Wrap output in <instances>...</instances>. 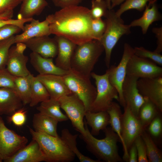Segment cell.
Listing matches in <instances>:
<instances>
[{"label": "cell", "instance_id": "cell-25", "mask_svg": "<svg viewBox=\"0 0 162 162\" xmlns=\"http://www.w3.org/2000/svg\"><path fill=\"white\" fill-rule=\"evenodd\" d=\"M85 117L87 124L92 129L91 134L96 136L101 130H104L110 124V117L106 111L94 112L90 111L86 112Z\"/></svg>", "mask_w": 162, "mask_h": 162}, {"label": "cell", "instance_id": "cell-39", "mask_svg": "<svg viewBox=\"0 0 162 162\" xmlns=\"http://www.w3.org/2000/svg\"><path fill=\"white\" fill-rule=\"evenodd\" d=\"M15 44V36L0 41V69L6 66L9 50Z\"/></svg>", "mask_w": 162, "mask_h": 162}, {"label": "cell", "instance_id": "cell-30", "mask_svg": "<svg viewBox=\"0 0 162 162\" xmlns=\"http://www.w3.org/2000/svg\"><path fill=\"white\" fill-rule=\"evenodd\" d=\"M162 113L156 105L147 98L140 108L138 118L144 130L159 113Z\"/></svg>", "mask_w": 162, "mask_h": 162}, {"label": "cell", "instance_id": "cell-35", "mask_svg": "<svg viewBox=\"0 0 162 162\" xmlns=\"http://www.w3.org/2000/svg\"><path fill=\"white\" fill-rule=\"evenodd\" d=\"M22 0H0V19H11L14 9L21 3Z\"/></svg>", "mask_w": 162, "mask_h": 162}, {"label": "cell", "instance_id": "cell-2", "mask_svg": "<svg viewBox=\"0 0 162 162\" xmlns=\"http://www.w3.org/2000/svg\"><path fill=\"white\" fill-rule=\"evenodd\" d=\"M86 131L84 135L80 137L86 144L87 149L98 159L106 162H123L119 155L117 143L119 138L111 127H107L103 130L105 137L99 139L94 137L89 130L85 122Z\"/></svg>", "mask_w": 162, "mask_h": 162}, {"label": "cell", "instance_id": "cell-22", "mask_svg": "<svg viewBox=\"0 0 162 162\" xmlns=\"http://www.w3.org/2000/svg\"><path fill=\"white\" fill-rule=\"evenodd\" d=\"M30 62L34 69L40 75H65L68 70L62 69L53 63V58H45L32 52L30 54Z\"/></svg>", "mask_w": 162, "mask_h": 162}, {"label": "cell", "instance_id": "cell-20", "mask_svg": "<svg viewBox=\"0 0 162 162\" xmlns=\"http://www.w3.org/2000/svg\"><path fill=\"white\" fill-rule=\"evenodd\" d=\"M54 38L58 47L55 64L62 69L69 70L71 69V60L77 45L62 37L55 35Z\"/></svg>", "mask_w": 162, "mask_h": 162}, {"label": "cell", "instance_id": "cell-26", "mask_svg": "<svg viewBox=\"0 0 162 162\" xmlns=\"http://www.w3.org/2000/svg\"><path fill=\"white\" fill-rule=\"evenodd\" d=\"M17 15L18 19L32 18L38 16L48 5L46 0H22Z\"/></svg>", "mask_w": 162, "mask_h": 162}, {"label": "cell", "instance_id": "cell-8", "mask_svg": "<svg viewBox=\"0 0 162 162\" xmlns=\"http://www.w3.org/2000/svg\"><path fill=\"white\" fill-rule=\"evenodd\" d=\"M58 101L61 108L65 112L74 128L80 135H85L86 131L83 118L86 110L83 102L73 93L61 97Z\"/></svg>", "mask_w": 162, "mask_h": 162}, {"label": "cell", "instance_id": "cell-1", "mask_svg": "<svg viewBox=\"0 0 162 162\" xmlns=\"http://www.w3.org/2000/svg\"><path fill=\"white\" fill-rule=\"evenodd\" d=\"M51 34L61 36L80 45L93 40L90 9L79 5L65 7L50 14Z\"/></svg>", "mask_w": 162, "mask_h": 162}, {"label": "cell", "instance_id": "cell-41", "mask_svg": "<svg viewBox=\"0 0 162 162\" xmlns=\"http://www.w3.org/2000/svg\"><path fill=\"white\" fill-rule=\"evenodd\" d=\"M27 111L23 107L16 110L8 118L9 122H12L15 126L20 127L23 125L26 120Z\"/></svg>", "mask_w": 162, "mask_h": 162}, {"label": "cell", "instance_id": "cell-36", "mask_svg": "<svg viewBox=\"0 0 162 162\" xmlns=\"http://www.w3.org/2000/svg\"><path fill=\"white\" fill-rule=\"evenodd\" d=\"M150 0H126L121 4L119 8L115 11L116 13L118 16H121L124 12L131 9H135L139 11H142Z\"/></svg>", "mask_w": 162, "mask_h": 162}, {"label": "cell", "instance_id": "cell-15", "mask_svg": "<svg viewBox=\"0 0 162 162\" xmlns=\"http://www.w3.org/2000/svg\"><path fill=\"white\" fill-rule=\"evenodd\" d=\"M138 79L135 77L126 76L122 88L126 106L128 107L137 117L140 108L145 100V98L139 93L138 89L137 81Z\"/></svg>", "mask_w": 162, "mask_h": 162}, {"label": "cell", "instance_id": "cell-23", "mask_svg": "<svg viewBox=\"0 0 162 162\" xmlns=\"http://www.w3.org/2000/svg\"><path fill=\"white\" fill-rule=\"evenodd\" d=\"M23 106L21 100L13 89L0 88V116H10Z\"/></svg>", "mask_w": 162, "mask_h": 162}, {"label": "cell", "instance_id": "cell-43", "mask_svg": "<svg viewBox=\"0 0 162 162\" xmlns=\"http://www.w3.org/2000/svg\"><path fill=\"white\" fill-rule=\"evenodd\" d=\"M134 143L137 152L138 162H148L145 145L141 136L135 139Z\"/></svg>", "mask_w": 162, "mask_h": 162}, {"label": "cell", "instance_id": "cell-21", "mask_svg": "<svg viewBox=\"0 0 162 162\" xmlns=\"http://www.w3.org/2000/svg\"><path fill=\"white\" fill-rule=\"evenodd\" d=\"M158 0H151L146 5L142 16L132 21L129 25L131 27L138 26L141 29L142 33L146 34L153 22L160 20L162 16L158 10Z\"/></svg>", "mask_w": 162, "mask_h": 162}, {"label": "cell", "instance_id": "cell-3", "mask_svg": "<svg viewBox=\"0 0 162 162\" xmlns=\"http://www.w3.org/2000/svg\"><path fill=\"white\" fill-rule=\"evenodd\" d=\"M32 140L39 145L47 162H69L76 156L61 137L54 136L34 131L29 127Z\"/></svg>", "mask_w": 162, "mask_h": 162}, {"label": "cell", "instance_id": "cell-9", "mask_svg": "<svg viewBox=\"0 0 162 162\" xmlns=\"http://www.w3.org/2000/svg\"><path fill=\"white\" fill-rule=\"evenodd\" d=\"M121 118L122 136L125 146L122 159L128 162V151L135 139L145 130L138 117L126 106Z\"/></svg>", "mask_w": 162, "mask_h": 162}, {"label": "cell", "instance_id": "cell-12", "mask_svg": "<svg viewBox=\"0 0 162 162\" xmlns=\"http://www.w3.org/2000/svg\"><path fill=\"white\" fill-rule=\"evenodd\" d=\"M126 76L138 79L162 76V68L149 59L134 54L128 62Z\"/></svg>", "mask_w": 162, "mask_h": 162}, {"label": "cell", "instance_id": "cell-45", "mask_svg": "<svg viewBox=\"0 0 162 162\" xmlns=\"http://www.w3.org/2000/svg\"><path fill=\"white\" fill-rule=\"evenodd\" d=\"M33 19L30 18L24 19L0 20V27L8 24H13L20 27L23 31L24 27V24L26 22H30Z\"/></svg>", "mask_w": 162, "mask_h": 162}, {"label": "cell", "instance_id": "cell-31", "mask_svg": "<svg viewBox=\"0 0 162 162\" xmlns=\"http://www.w3.org/2000/svg\"><path fill=\"white\" fill-rule=\"evenodd\" d=\"M50 98L46 88L36 76H33L31 84V100L29 104L32 107L38 103L46 101Z\"/></svg>", "mask_w": 162, "mask_h": 162}, {"label": "cell", "instance_id": "cell-47", "mask_svg": "<svg viewBox=\"0 0 162 162\" xmlns=\"http://www.w3.org/2000/svg\"><path fill=\"white\" fill-rule=\"evenodd\" d=\"M152 31L157 39V46L154 51L160 53L162 52V27H154Z\"/></svg>", "mask_w": 162, "mask_h": 162}, {"label": "cell", "instance_id": "cell-5", "mask_svg": "<svg viewBox=\"0 0 162 162\" xmlns=\"http://www.w3.org/2000/svg\"><path fill=\"white\" fill-rule=\"evenodd\" d=\"M106 24V30L100 41L105 52V62L110 67L112 51L120 38L129 34L131 27L125 24L121 16H118L113 9L108 10L104 17Z\"/></svg>", "mask_w": 162, "mask_h": 162}, {"label": "cell", "instance_id": "cell-11", "mask_svg": "<svg viewBox=\"0 0 162 162\" xmlns=\"http://www.w3.org/2000/svg\"><path fill=\"white\" fill-rule=\"evenodd\" d=\"M134 54L133 48L129 44L125 43L123 55L118 66H110L109 68V80L110 83L117 90L118 94V102L124 108L126 106L122 93V86L126 76V68L128 60Z\"/></svg>", "mask_w": 162, "mask_h": 162}, {"label": "cell", "instance_id": "cell-14", "mask_svg": "<svg viewBox=\"0 0 162 162\" xmlns=\"http://www.w3.org/2000/svg\"><path fill=\"white\" fill-rule=\"evenodd\" d=\"M137 86L139 93L154 104L162 112V76L139 78Z\"/></svg>", "mask_w": 162, "mask_h": 162}, {"label": "cell", "instance_id": "cell-17", "mask_svg": "<svg viewBox=\"0 0 162 162\" xmlns=\"http://www.w3.org/2000/svg\"><path fill=\"white\" fill-rule=\"evenodd\" d=\"M36 77L46 88L50 98L58 100L72 93L66 85L63 76L38 74Z\"/></svg>", "mask_w": 162, "mask_h": 162}, {"label": "cell", "instance_id": "cell-32", "mask_svg": "<svg viewBox=\"0 0 162 162\" xmlns=\"http://www.w3.org/2000/svg\"><path fill=\"white\" fill-rule=\"evenodd\" d=\"M78 135L77 134H72L68 129L64 128L62 130L61 137L80 162H101L98 159L94 160L86 156L79 151L76 146V139Z\"/></svg>", "mask_w": 162, "mask_h": 162}, {"label": "cell", "instance_id": "cell-16", "mask_svg": "<svg viewBox=\"0 0 162 162\" xmlns=\"http://www.w3.org/2000/svg\"><path fill=\"white\" fill-rule=\"evenodd\" d=\"M45 36L30 39L24 43L32 52L45 58L56 56L58 50V43L54 38Z\"/></svg>", "mask_w": 162, "mask_h": 162}, {"label": "cell", "instance_id": "cell-13", "mask_svg": "<svg viewBox=\"0 0 162 162\" xmlns=\"http://www.w3.org/2000/svg\"><path fill=\"white\" fill-rule=\"evenodd\" d=\"M26 47L24 43H20L9 50L6 68L14 76H25L31 74L26 66L28 57L24 54Z\"/></svg>", "mask_w": 162, "mask_h": 162}, {"label": "cell", "instance_id": "cell-6", "mask_svg": "<svg viewBox=\"0 0 162 162\" xmlns=\"http://www.w3.org/2000/svg\"><path fill=\"white\" fill-rule=\"evenodd\" d=\"M63 76L69 90L83 102L86 111H89L97 93L96 88L91 82L90 77L71 69Z\"/></svg>", "mask_w": 162, "mask_h": 162}, {"label": "cell", "instance_id": "cell-42", "mask_svg": "<svg viewBox=\"0 0 162 162\" xmlns=\"http://www.w3.org/2000/svg\"><path fill=\"white\" fill-rule=\"evenodd\" d=\"M14 76L11 74L5 68L0 69V88H8L14 90Z\"/></svg>", "mask_w": 162, "mask_h": 162}, {"label": "cell", "instance_id": "cell-28", "mask_svg": "<svg viewBox=\"0 0 162 162\" xmlns=\"http://www.w3.org/2000/svg\"><path fill=\"white\" fill-rule=\"evenodd\" d=\"M60 108L58 100L50 98L41 102L37 109L39 112L55 119L58 122L67 121L68 117L62 112Z\"/></svg>", "mask_w": 162, "mask_h": 162}, {"label": "cell", "instance_id": "cell-10", "mask_svg": "<svg viewBox=\"0 0 162 162\" xmlns=\"http://www.w3.org/2000/svg\"><path fill=\"white\" fill-rule=\"evenodd\" d=\"M28 139L8 128L0 116V158L4 160L26 145Z\"/></svg>", "mask_w": 162, "mask_h": 162}, {"label": "cell", "instance_id": "cell-38", "mask_svg": "<svg viewBox=\"0 0 162 162\" xmlns=\"http://www.w3.org/2000/svg\"><path fill=\"white\" fill-rule=\"evenodd\" d=\"M91 4L90 10L93 19L104 17L109 10L105 0H92Z\"/></svg>", "mask_w": 162, "mask_h": 162}, {"label": "cell", "instance_id": "cell-34", "mask_svg": "<svg viewBox=\"0 0 162 162\" xmlns=\"http://www.w3.org/2000/svg\"><path fill=\"white\" fill-rule=\"evenodd\" d=\"M161 113H159L155 117L145 130L156 144L161 142L162 137Z\"/></svg>", "mask_w": 162, "mask_h": 162}, {"label": "cell", "instance_id": "cell-33", "mask_svg": "<svg viewBox=\"0 0 162 162\" xmlns=\"http://www.w3.org/2000/svg\"><path fill=\"white\" fill-rule=\"evenodd\" d=\"M141 136L145 145L148 162H162V152L150 135L145 130Z\"/></svg>", "mask_w": 162, "mask_h": 162}, {"label": "cell", "instance_id": "cell-19", "mask_svg": "<svg viewBox=\"0 0 162 162\" xmlns=\"http://www.w3.org/2000/svg\"><path fill=\"white\" fill-rule=\"evenodd\" d=\"M5 162H40L45 161L43 153L38 142L34 140L19 150Z\"/></svg>", "mask_w": 162, "mask_h": 162}, {"label": "cell", "instance_id": "cell-40", "mask_svg": "<svg viewBox=\"0 0 162 162\" xmlns=\"http://www.w3.org/2000/svg\"><path fill=\"white\" fill-rule=\"evenodd\" d=\"M106 24L105 20L101 18L93 19L91 27L94 40L100 41L106 28Z\"/></svg>", "mask_w": 162, "mask_h": 162}, {"label": "cell", "instance_id": "cell-18", "mask_svg": "<svg viewBox=\"0 0 162 162\" xmlns=\"http://www.w3.org/2000/svg\"><path fill=\"white\" fill-rule=\"evenodd\" d=\"M29 24L25 26L23 32L15 36V44L24 43L33 38L49 36L51 34L50 28V21L46 17L44 20L40 22L38 20L33 19Z\"/></svg>", "mask_w": 162, "mask_h": 162}, {"label": "cell", "instance_id": "cell-48", "mask_svg": "<svg viewBox=\"0 0 162 162\" xmlns=\"http://www.w3.org/2000/svg\"><path fill=\"white\" fill-rule=\"evenodd\" d=\"M137 162V152L135 145L134 142L128 151V162Z\"/></svg>", "mask_w": 162, "mask_h": 162}, {"label": "cell", "instance_id": "cell-44", "mask_svg": "<svg viewBox=\"0 0 162 162\" xmlns=\"http://www.w3.org/2000/svg\"><path fill=\"white\" fill-rule=\"evenodd\" d=\"M22 29L13 24H8L0 27V41L6 39L20 32Z\"/></svg>", "mask_w": 162, "mask_h": 162}, {"label": "cell", "instance_id": "cell-27", "mask_svg": "<svg viewBox=\"0 0 162 162\" xmlns=\"http://www.w3.org/2000/svg\"><path fill=\"white\" fill-rule=\"evenodd\" d=\"M34 75L31 73L25 76H14V90L22 102L24 106L29 104L31 100V84Z\"/></svg>", "mask_w": 162, "mask_h": 162}, {"label": "cell", "instance_id": "cell-37", "mask_svg": "<svg viewBox=\"0 0 162 162\" xmlns=\"http://www.w3.org/2000/svg\"><path fill=\"white\" fill-rule=\"evenodd\" d=\"M134 55L142 58L149 59L157 64L162 66V56L160 53L152 51L142 46L133 48Z\"/></svg>", "mask_w": 162, "mask_h": 162}, {"label": "cell", "instance_id": "cell-46", "mask_svg": "<svg viewBox=\"0 0 162 162\" xmlns=\"http://www.w3.org/2000/svg\"><path fill=\"white\" fill-rule=\"evenodd\" d=\"M84 0H51L54 5L61 8L79 5Z\"/></svg>", "mask_w": 162, "mask_h": 162}, {"label": "cell", "instance_id": "cell-50", "mask_svg": "<svg viewBox=\"0 0 162 162\" xmlns=\"http://www.w3.org/2000/svg\"><path fill=\"white\" fill-rule=\"evenodd\" d=\"M108 5L109 10L111 9V0H105Z\"/></svg>", "mask_w": 162, "mask_h": 162}, {"label": "cell", "instance_id": "cell-7", "mask_svg": "<svg viewBox=\"0 0 162 162\" xmlns=\"http://www.w3.org/2000/svg\"><path fill=\"white\" fill-rule=\"evenodd\" d=\"M109 70L102 75L92 72L91 76L94 80L96 86V95L89 111L94 112L107 111L113 99L118 101V91L110 83L109 80Z\"/></svg>", "mask_w": 162, "mask_h": 162}, {"label": "cell", "instance_id": "cell-24", "mask_svg": "<svg viewBox=\"0 0 162 162\" xmlns=\"http://www.w3.org/2000/svg\"><path fill=\"white\" fill-rule=\"evenodd\" d=\"M58 122L55 119L39 112L34 115L32 126L36 132L58 136L57 132Z\"/></svg>", "mask_w": 162, "mask_h": 162}, {"label": "cell", "instance_id": "cell-29", "mask_svg": "<svg viewBox=\"0 0 162 162\" xmlns=\"http://www.w3.org/2000/svg\"><path fill=\"white\" fill-rule=\"evenodd\" d=\"M106 111L110 117V127L118 135L124 152L125 146L122 136L121 118L122 113L121 107L119 104L113 101Z\"/></svg>", "mask_w": 162, "mask_h": 162}, {"label": "cell", "instance_id": "cell-51", "mask_svg": "<svg viewBox=\"0 0 162 162\" xmlns=\"http://www.w3.org/2000/svg\"><path fill=\"white\" fill-rule=\"evenodd\" d=\"M2 160L0 158V162H2Z\"/></svg>", "mask_w": 162, "mask_h": 162}, {"label": "cell", "instance_id": "cell-49", "mask_svg": "<svg viewBox=\"0 0 162 162\" xmlns=\"http://www.w3.org/2000/svg\"><path fill=\"white\" fill-rule=\"evenodd\" d=\"M126 0H111V9H113L114 7L121 4Z\"/></svg>", "mask_w": 162, "mask_h": 162}, {"label": "cell", "instance_id": "cell-4", "mask_svg": "<svg viewBox=\"0 0 162 162\" xmlns=\"http://www.w3.org/2000/svg\"><path fill=\"white\" fill-rule=\"evenodd\" d=\"M104 51L103 46L97 40L77 45L71 60V69L90 77L94 65Z\"/></svg>", "mask_w": 162, "mask_h": 162}]
</instances>
